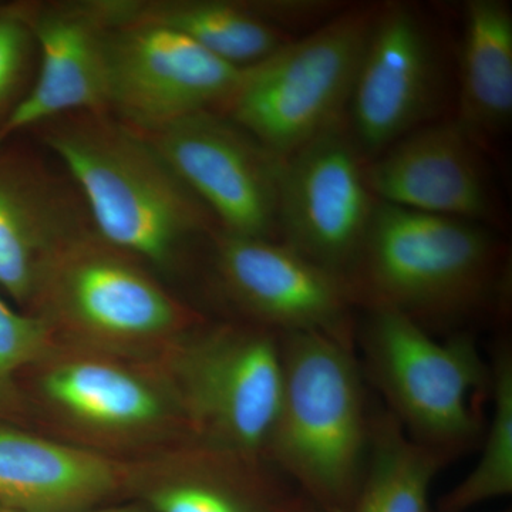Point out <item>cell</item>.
Wrapping results in <instances>:
<instances>
[{"label":"cell","instance_id":"cell-25","mask_svg":"<svg viewBox=\"0 0 512 512\" xmlns=\"http://www.w3.org/2000/svg\"><path fill=\"white\" fill-rule=\"evenodd\" d=\"M288 512H325L320 510V508L316 507L315 504H312L311 501L306 500L305 497H302L301 494L296 498L295 503L292 504V507L289 508Z\"/></svg>","mask_w":512,"mask_h":512},{"label":"cell","instance_id":"cell-24","mask_svg":"<svg viewBox=\"0 0 512 512\" xmlns=\"http://www.w3.org/2000/svg\"><path fill=\"white\" fill-rule=\"evenodd\" d=\"M49 343V322L15 311L0 298V413L15 406L16 375L36 362Z\"/></svg>","mask_w":512,"mask_h":512},{"label":"cell","instance_id":"cell-20","mask_svg":"<svg viewBox=\"0 0 512 512\" xmlns=\"http://www.w3.org/2000/svg\"><path fill=\"white\" fill-rule=\"evenodd\" d=\"M448 460L421 446L389 412L372 419L365 476L350 512H430L434 478Z\"/></svg>","mask_w":512,"mask_h":512},{"label":"cell","instance_id":"cell-8","mask_svg":"<svg viewBox=\"0 0 512 512\" xmlns=\"http://www.w3.org/2000/svg\"><path fill=\"white\" fill-rule=\"evenodd\" d=\"M181 375L205 441L264 456L284 389L281 335L261 326L214 330L192 343Z\"/></svg>","mask_w":512,"mask_h":512},{"label":"cell","instance_id":"cell-7","mask_svg":"<svg viewBox=\"0 0 512 512\" xmlns=\"http://www.w3.org/2000/svg\"><path fill=\"white\" fill-rule=\"evenodd\" d=\"M143 136L207 208L220 231L279 241L284 158L214 110L191 114Z\"/></svg>","mask_w":512,"mask_h":512},{"label":"cell","instance_id":"cell-16","mask_svg":"<svg viewBox=\"0 0 512 512\" xmlns=\"http://www.w3.org/2000/svg\"><path fill=\"white\" fill-rule=\"evenodd\" d=\"M109 458L0 426V507L67 512L93 503L120 483Z\"/></svg>","mask_w":512,"mask_h":512},{"label":"cell","instance_id":"cell-18","mask_svg":"<svg viewBox=\"0 0 512 512\" xmlns=\"http://www.w3.org/2000/svg\"><path fill=\"white\" fill-rule=\"evenodd\" d=\"M457 123L481 147L512 119V10L503 0H470L458 72Z\"/></svg>","mask_w":512,"mask_h":512},{"label":"cell","instance_id":"cell-15","mask_svg":"<svg viewBox=\"0 0 512 512\" xmlns=\"http://www.w3.org/2000/svg\"><path fill=\"white\" fill-rule=\"evenodd\" d=\"M480 150L456 120L429 124L369 161L367 178L386 204L483 224L494 204Z\"/></svg>","mask_w":512,"mask_h":512},{"label":"cell","instance_id":"cell-17","mask_svg":"<svg viewBox=\"0 0 512 512\" xmlns=\"http://www.w3.org/2000/svg\"><path fill=\"white\" fill-rule=\"evenodd\" d=\"M114 26L141 23L180 33L232 66L271 56L291 33L266 18L259 2L237 0H109Z\"/></svg>","mask_w":512,"mask_h":512},{"label":"cell","instance_id":"cell-9","mask_svg":"<svg viewBox=\"0 0 512 512\" xmlns=\"http://www.w3.org/2000/svg\"><path fill=\"white\" fill-rule=\"evenodd\" d=\"M96 229L47 266L33 305L96 338L146 340L185 328L194 315Z\"/></svg>","mask_w":512,"mask_h":512},{"label":"cell","instance_id":"cell-3","mask_svg":"<svg viewBox=\"0 0 512 512\" xmlns=\"http://www.w3.org/2000/svg\"><path fill=\"white\" fill-rule=\"evenodd\" d=\"M284 389L264 456L325 512H350L372 441L355 346L322 333L282 335Z\"/></svg>","mask_w":512,"mask_h":512},{"label":"cell","instance_id":"cell-19","mask_svg":"<svg viewBox=\"0 0 512 512\" xmlns=\"http://www.w3.org/2000/svg\"><path fill=\"white\" fill-rule=\"evenodd\" d=\"M185 476L151 494L157 512H288L299 494L264 471L266 458L207 443Z\"/></svg>","mask_w":512,"mask_h":512},{"label":"cell","instance_id":"cell-12","mask_svg":"<svg viewBox=\"0 0 512 512\" xmlns=\"http://www.w3.org/2000/svg\"><path fill=\"white\" fill-rule=\"evenodd\" d=\"M433 39L412 8L380 5L346 111L367 161L423 126L439 99Z\"/></svg>","mask_w":512,"mask_h":512},{"label":"cell","instance_id":"cell-4","mask_svg":"<svg viewBox=\"0 0 512 512\" xmlns=\"http://www.w3.org/2000/svg\"><path fill=\"white\" fill-rule=\"evenodd\" d=\"M360 345L367 375L389 412L421 446L448 461L480 440V399L490 394L491 366L470 333L439 342L416 320L392 309H366Z\"/></svg>","mask_w":512,"mask_h":512},{"label":"cell","instance_id":"cell-21","mask_svg":"<svg viewBox=\"0 0 512 512\" xmlns=\"http://www.w3.org/2000/svg\"><path fill=\"white\" fill-rule=\"evenodd\" d=\"M43 390L64 412L106 429L147 426L163 413L148 384L107 363L80 360L56 367L43 379Z\"/></svg>","mask_w":512,"mask_h":512},{"label":"cell","instance_id":"cell-1","mask_svg":"<svg viewBox=\"0 0 512 512\" xmlns=\"http://www.w3.org/2000/svg\"><path fill=\"white\" fill-rule=\"evenodd\" d=\"M35 130L63 164L101 238L167 265L217 222L143 134L110 113L64 114Z\"/></svg>","mask_w":512,"mask_h":512},{"label":"cell","instance_id":"cell-22","mask_svg":"<svg viewBox=\"0 0 512 512\" xmlns=\"http://www.w3.org/2000/svg\"><path fill=\"white\" fill-rule=\"evenodd\" d=\"M493 416L480 460L463 481L443 495L439 512H464L512 493V355L504 346L491 363Z\"/></svg>","mask_w":512,"mask_h":512},{"label":"cell","instance_id":"cell-27","mask_svg":"<svg viewBox=\"0 0 512 512\" xmlns=\"http://www.w3.org/2000/svg\"><path fill=\"white\" fill-rule=\"evenodd\" d=\"M0 512H12V511H8V510H6V508L0 507Z\"/></svg>","mask_w":512,"mask_h":512},{"label":"cell","instance_id":"cell-14","mask_svg":"<svg viewBox=\"0 0 512 512\" xmlns=\"http://www.w3.org/2000/svg\"><path fill=\"white\" fill-rule=\"evenodd\" d=\"M74 187L16 138L0 144V291L33 305L47 266L92 231Z\"/></svg>","mask_w":512,"mask_h":512},{"label":"cell","instance_id":"cell-2","mask_svg":"<svg viewBox=\"0 0 512 512\" xmlns=\"http://www.w3.org/2000/svg\"><path fill=\"white\" fill-rule=\"evenodd\" d=\"M346 281L357 306L427 322H457L507 289L504 248L480 222L379 201Z\"/></svg>","mask_w":512,"mask_h":512},{"label":"cell","instance_id":"cell-6","mask_svg":"<svg viewBox=\"0 0 512 512\" xmlns=\"http://www.w3.org/2000/svg\"><path fill=\"white\" fill-rule=\"evenodd\" d=\"M367 164L346 120L282 161L279 241L345 279L379 204Z\"/></svg>","mask_w":512,"mask_h":512},{"label":"cell","instance_id":"cell-26","mask_svg":"<svg viewBox=\"0 0 512 512\" xmlns=\"http://www.w3.org/2000/svg\"><path fill=\"white\" fill-rule=\"evenodd\" d=\"M96 512H137L131 510H106V511H96Z\"/></svg>","mask_w":512,"mask_h":512},{"label":"cell","instance_id":"cell-5","mask_svg":"<svg viewBox=\"0 0 512 512\" xmlns=\"http://www.w3.org/2000/svg\"><path fill=\"white\" fill-rule=\"evenodd\" d=\"M377 10L342 9L308 35L245 67L218 113L282 158L343 123Z\"/></svg>","mask_w":512,"mask_h":512},{"label":"cell","instance_id":"cell-13","mask_svg":"<svg viewBox=\"0 0 512 512\" xmlns=\"http://www.w3.org/2000/svg\"><path fill=\"white\" fill-rule=\"evenodd\" d=\"M36 40V79L0 127V144L64 114L109 113V33L106 0L29 2Z\"/></svg>","mask_w":512,"mask_h":512},{"label":"cell","instance_id":"cell-23","mask_svg":"<svg viewBox=\"0 0 512 512\" xmlns=\"http://www.w3.org/2000/svg\"><path fill=\"white\" fill-rule=\"evenodd\" d=\"M36 59L29 2L0 3V127L32 86Z\"/></svg>","mask_w":512,"mask_h":512},{"label":"cell","instance_id":"cell-11","mask_svg":"<svg viewBox=\"0 0 512 512\" xmlns=\"http://www.w3.org/2000/svg\"><path fill=\"white\" fill-rule=\"evenodd\" d=\"M215 268L222 288L258 326L278 335L322 333L355 346V296L343 276L281 241L217 231Z\"/></svg>","mask_w":512,"mask_h":512},{"label":"cell","instance_id":"cell-10","mask_svg":"<svg viewBox=\"0 0 512 512\" xmlns=\"http://www.w3.org/2000/svg\"><path fill=\"white\" fill-rule=\"evenodd\" d=\"M242 69L180 33L121 23L109 33V113L141 134L220 111Z\"/></svg>","mask_w":512,"mask_h":512}]
</instances>
